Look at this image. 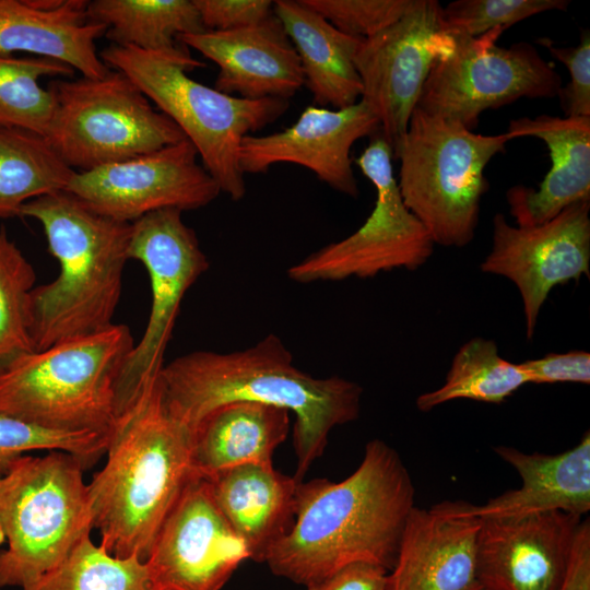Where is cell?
Returning <instances> with one entry per match:
<instances>
[{"mask_svg":"<svg viewBox=\"0 0 590 590\" xmlns=\"http://www.w3.org/2000/svg\"><path fill=\"white\" fill-rule=\"evenodd\" d=\"M414 497L413 480L399 452L373 439L346 479L299 482L294 523L263 563L275 576L305 587L354 563L389 571Z\"/></svg>","mask_w":590,"mask_h":590,"instance_id":"1","label":"cell"},{"mask_svg":"<svg viewBox=\"0 0 590 590\" xmlns=\"http://www.w3.org/2000/svg\"><path fill=\"white\" fill-rule=\"evenodd\" d=\"M158 376L168 411L190 430L214 409L235 401L293 413L297 482L322 456L330 432L355 421L361 412L363 389L357 382L339 376L316 378L300 370L273 333L240 351L178 356L164 364Z\"/></svg>","mask_w":590,"mask_h":590,"instance_id":"2","label":"cell"},{"mask_svg":"<svg viewBox=\"0 0 590 590\" xmlns=\"http://www.w3.org/2000/svg\"><path fill=\"white\" fill-rule=\"evenodd\" d=\"M158 375L116 417L106 462L87 483L93 529L116 557L146 560L158 528L193 474L192 432L168 411Z\"/></svg>","mask_w":590,"mask_h":590,"instance_id":"3","label":"cell"},{"mask_svg":"<svg viewBox=\"0 0 590 590\" xmlns=\"http://www.w3.org/2000/svg\"><path fill=\"white\" fill-rule=\"evenodd\" d=\"M20 216L42 225L59 263L58 276L30 293L35 351L111 326L129 260L131 223L101 215L67 191L28 201Z\"/></svg>","mask_w":590,"mask_h":590,"instance_id":"4","label":"cell"},{"mask_svg":"<svg viewBox=\"0 0 590 590\" xmlns=\"http://www.w3.org/2000/svg\"><path fill=\"white\" fill-rule=\"evenodd\" d=\"M99 57L109 69L126 74L175 122L221 192L233 200L245 197L241 140L279 119L288 101L231 96L191 79L188 72L205 63L194 59L185 45L169 51H143L111 44Z\"/></svg>","mask_w":590,"mask_h":590,"instance_id":"5","label":"cell"},{"mask_svg":"<svg viewBox=\"0 0 590 590\" xmlns=\"http://www.w3.org/2000/svg\"><path fill=\"white\" fill-rule=\"evenodd\" d=\"M133 346L130 329L113 323L21 356L0 371V415L108 436L117 417V379Z\"/></svg>","mask_w":590,"mask_h":590,"instance_id":"6","label":"cell"},{"mask_svg":"<svg viewBox=\"0 0 590 590\" xmlns=\"http://www.w3.org/2000/svg\"><path fill=\"white\" fill-rule=\"evenodd\" d=\"M85 468L59 450L25 455L0 477V588H25L93 530Z\"/></svg>","mask_w":590,"mask_h":590,"instance_id":"7","label":"cell"},{"mask_svg":"<svg viewBox=\"0 0 590 590\" xmlns=\"http://www.w3.org/2000/svg\"><path fill=\"white\" fill-rule=\"evenodd\" d=\"M510 140L507 132L474 133L457 121L414 109L393 152L400 161L397 181L404 204L434 244L460 248L473 240L488 190L485 167Z\"/></svg>","mask_w":590,"mask_h":590,"instance_id":"8","label":"cell"},{"mask_svg":"<svg viewBox=\"0 0 590 590\" xmlns=\"http://www.w3.org/2000/svg\"><path fill=\"white\" fill-rule=\"evenodd\" d=\"M52 121L45 135L63 162L88 172L178 143L182 131L122 72L58 79Z\"/></svg>","mask_w":590,"mask_h":590,"instance_id":"9","label":"cell"},{"mask_svg":"<svg viewBox=\"0 0 590 590\" xmlns=\"http://www.w3.org/2000/svg\"><path fill=\"white\" fill-rule=\"evenodd\" d=\"M503 32L477 37L451 33L455 48L433 66L416 107L473 131L485 110L523 97L557 96L562 78L554 67L530 43L497 46Z\"/></svg>","mask_w":590,"mask_h":590,"instance_id":"10","label":"cell"},{"mask_svg":"<svg viewBox=\"0 0 590 590\" xmlns=\"http://www.w3.org/2000/svg\"><path fill=\"white\" fill-rule=\"evenodd\" d=\"M356 160L376 190L366 221L347 237L328 244L287 269L297 283L368 279L394 269L416 270L427 262L434 241L404 204L392 167V150L375 134Z\"/></svg>","mask_w":590,"mask_h":590,"instance_id":"11","label":"cell"},{"mask_svg":"<svg viewBox=\"0 0 590 590\" xmlns=\"http://www.w3.org/2000/svg\"><path fill=\"white\" fill-rule=\"evenodd\" d=\"M181 214L178 209H163L131 223L128 257L146 269L152 299L144 333L117 379V416L142 385L161 371L182 298L210 267L194 231Z\"/></svg>","mask_w":590,"mask_h":590,"instance_id":"12","label":"cell"},{"mask_svg":"<svg viewBox=\"0 0 590 590\" xmlns=\"http://www.w3.org/2000/svg\"><path fill=\"white\" fill-rule=\"evenodd\" d=\"M437 0H413L406 12L378 34L364 38L354 57L361 99L379 121L392 155L403 139L433 66L455 48Z\"/></svg>","mask_w":590,"mask_h":590,"instance_id":"13","label":"cell"},{"mask_svg":"<svg viewBox=\"0 0 590 590\" xmlns=\"http://www.w3.org/2000/svg\"><path fill=\"white\" fill-rule=\"evenodd\" d=\"M198 157L185 139L127 161L75 172L64 191L92 211L123 223L163 209H200L221 189Z\"/></svg>","mask_w":590,"mask_h":590,"instance_id":"14","label":"cell"},{"mask_svg":"<svg viewBox=\"0 0 590 590\" xmlns=\"http://www.w3.org/2000/svg\"><path fill=\"white\" fill-rule=\"evenodd\" d=\"M590 201L574 203L536 226H514L503 213L493 220V246L481 271L510 280L518 288L526 335H534L538 317L557 285L590 275Z\"/></svg>","mask_w":590,"mask_h":590,"instance_id":"15","label":"cell"},{"mask_svg":"<svg viewBox=\"0 0 590 590\" xmlns=\"http://www.w3.org/2000/svg\"><path fill=\"white\" fill-rule=\"evenodd\" d=\"M249 559L217 508L209 482L187 481L164 518L145 560L157 590H221Z\"/></svg>","mask_w":590,"mask_h":590,"instance_id":"16","label":"cell"},{"mask_svg":"<svg viewBox=\"0 0 590 590\" xmlns=\"http://www.w3.org/2000/svg\"><path fill=\"white\" fill-rule=\"evenodd\" d=\"M378 132L377 117L362 101L341 109L308 106L282 131L244 137L239 167L245 175L266 173L280 163L300 165L332 189L357 198L351 149Z\"/></svg>","mask_w":590,"mask_h":590,"instance_id":"17","label":"cell"},{"mask_svg":"<svg viewBox=\"0 0 590 590\" xmlns=\"http://www.w3.org/2000/svg\"><path fill=\"white\" fill-rule=\"evenodd\" d=\"M581 520L563 511L481 520L477 574L483 590H558Z\"/></svg>","mask_w":590,"mask_h":590,"instance_id":"18","label":"cell"},{"mask_svg":"<svg viewBox=\"0 0 590 590\" xmlns=\"http://www.w3.org/2000/svg\"><path fill=\"white\" fill-rule=\"evenodd\" d=\"M479 518L453 502L414 507L406 520L387 590H483L477 574Z\"/></svg>","mask_w":590,"mask_h":590,"instance_id":"19","label":"cell"},{"mask_svg":"<svg viewBox=\"0 0 590 590\" xmlns=\"http://www.w3.org/2000/svg\"><path fill=\"white\" fill-rule=\"evenodd\" d=\"M219 67L214 88L246 99L290 97L305 84L299 57L274 13L255 26L178 37Z\"/></svg>","mask_w":590,"mask_h":590,"instance_id":"20","label":"cell"},{"mask_svg":"<svg viewBox=\"0 0 590 590\" xmlns=\"http://www.w3.org/2000/svg\"><path fill=\"white\" fill-rule=\"evenodd\" d=\"M507 133L511 140H542L552 161L536 189L518 185L507 190L510 215L518 226L542 225L567 206L590 201V117H520L509 122Z\"/></svg>","mask_w":590,"mask_h":590,"instance_id":"21","label":"cell"},{"mask_svg":"<svg viewBox=\"0 0 590 590\" xmlns=\"http://www.w3.org/2000/svg\"><path fill=\"white\" fill-rule=\"evenodd\" d=\"M494 451L517 471L520 487L483 505L453 502L462 514L487 520L551 511L582 517L590 510L589 432L573 448L556 455L523 452L508 446H496Z\"/></svg>","mask_w":590,"mask_h":590,"instance_id":"22","label":"cell"},{"mask_svg":"<svg viewBox=\"0 0 590 590\" xmlns=\"http://www.w3.org/2000/svg\"><path fill=\"white\" fill-rule=\"evenodd\" d=\"M85 0H64L44 10L30 0H0V52L58 60L82 76L102 78L110 69L96 49L106 26L91 21Z\"/></svg>","mask_w":590,"mask_h":590,"instance_id":"23","label":"cell"},{"mask_svg":"<svg viewBox=\"0 0 590 590\" xmlns=\"http://www.w3.org/2000/svg\"><path fill=\"white\" fill-rule=\"evenodd\" d=\"M213 499L245 543L249 559L263 563L270 547L292 528L299 482L273 464H244L204 477Z\"/></svg>","mask_w":590,"mask_h":590,"instance_id":"24","label":"cell"},{"mask_svg":"<svg viewBox=\"0 0 590 590\" xmlns=\"http://www.w3.org/2000/svg\"><path fill=\"white\" fill-rule=\"evenodd\" d=\"M290 412L250 401L223 404L206 414L191 435L193 474L209 477L244 464H271L286 439Z\"/></svg>","mask_w":590,"mask_h":590,"instance_id":"25","label":"cell"},{"mask_svg":"<svg viewBox=\"0 0 590 590\" xmlns=\"http://www.w3.org/2000/svg\"><path fill=\"white\" fill-rule=\"evenodd\" d=\"M273 13L299 57L314 102L332 109L357 103L362 82L354 57L364 38L339 31L303 0L273 1Z\"/></svg>","mask_w":590,"mask_h":590,"instance_id":"26","label":"cell"},{"mask_svg":"<svg viewBox=\"0 0 590 590\" xmlns=\"http://www.w3.org/2000/svg\"><path fill=\"white\" fill-rule=\"evenodd\" d=\"M86 14L113 45L143 51L174 50L179 36L205 31L192 0H93Z\"/></svg>","mask_w":590,"mask_h":590,"instance_id":"27","label":"cell"},{"mask_svg":"<svg viewBox=\"0 0 590 590\" xmlns=\"http://www.w3.org/2000/svg\"><path fill=\"white\" fill-rule=\"evenodd\" d=\"M74 173L46 137L0 128V219L20 216L28 201L64 191Z\"/></svg>","mask_w":590,"mask_h":590,"instance_id":"28","label":"cell"},{"mask_svg":"<svg viewBox=\"0 0 590 590\" xmlns=\"http://www.w3.org/2000/svg\"><path fill=\"white\" fill-rule=\"evenodd\" d=\"M527 384L519 365L499 355L495 341L476 337L460 346L445 382L418 396L416 406L428 412L458 399L499 404Z\"/></svg>","mask_w":590,"mask_h":590,"instance_id":"29","label":"cell"},{"mask_svg":"<svg viewBox=\"0 0 590 590\" xmlns=\"http://www.w3.org/2000/svg\"><path fill=\"white\" fill-rule=\"evenodd\" d=\"M74 72L55 59L0 52V128H21L45 137L56 101L54 93L40 85V79L71 78Z\"/></svg>","mask_w":590,"mask_h":590,"instance_id":"30","label":"cell"},{"mask_svg":"<svg viewBox=\"0 0 590 590\" xmlns=\"http://www.w3.org/2000/svg\"><path fill=\"white\" fill-rule=\"evenodd\" d=\"M20 590H157L146 563L116 557L90 534L56 568Z\"/></svg>","mask_w":590,"mask_h":590,"instance_id":"31","label":"cell"},{"mask_svg":"<svg viewBox=\"0 0 590 590\" xmlns=\"http://www.w3.org/2000/svg\"><path fill=\"white\" fill-rule=\"evenodd\" d=\"M36 273L4 226L0 227V371L35 351L30 333L28 298Z\"/></svg>","mask_w":590,"mask_h":590,"instance_id":"32","label":"cell"},{"mask_svg":"<svg viewBox=\"0 0 590 590\" xmlns=\"http://www.w3.org/2000/svg\"><path fill=\"white\" fill-rule=\"evenodd\" d=\"M107 441L108 436L97 433L51 430L0 415V476L21 457L37 450L68 452L87 470L106 453Z\"/></svg>","mask_w":590,"mask_h":590,"instance_id":"33","label":"cell"},{"mask_svg":"<svg viewBox=\"0 0 590 590\" xmlns=\"http://www.w3.org/2000/svg\"><path fill=\"white\" fill-rule=\"evenodd\" d=\"M567 0H456L442 7V22L450 33L470 37L511 25L546 11H566Z\"/></svg>","mask_w":590,"mask_h":590,"instance_id":"34","label":"cell"},{"mask_svg":"<svg viewBox=\"0 0 590 590\" xmlns=\"http://www.w3.org/2000/svg\"><path fill=\"white\" fill-rule=\"evenodd\" d=\"M413 0H303L339 31L368 38L398 21Z\"/></svg>","mask_w":590,"mask_h":590,"instance_id":"35","label":"cell"},{"mask_svg":"<svg viewBox=\"0 0 590 590\" xmlns=\"http://www.w3.org/2000/svg\"><path fill=\"white\" fill-rule=\"evenodd\" d=\"M550 54L564 63L570 82L562 86L557 96L560 99L565 117H590V34L586 30L580 43L573 47L555 46L551 39L538 40Z\"/></svg>","mask_w":590,"mask_h":590,"instance_id":"36","label":"cell"},{"mask_svg":"<svg viewBox=\"0 0 590 590\" xmlns=\"http://www.w3.org/2000/svg\"><path fill=\"white\" fill-rule=\"evenodd\" d=\"M205 31H233L255 26L273 15L268 0H192Z\"/></svg>","mask_w":590,"mask_h":590,"instance_id":"37","label":"cell"},{"mask_svg":"<svg viewBox=\"0 0 590 590\" xmlns=\"http://www.w3.org/2000/svg\"><path fill=\"white\" fill-rule=\"evenodd\" d=\"M518 365L529 384H590V354L586 351L550 353Z\"/></svg>","mask_w":590,"mask_h":590,"instance_id":"38","label":"cell"},{"mask_svg":"<svg viewBox=\"0 0 590 590\" xmlns=\"http://www.w3.org/2000/svg\"><path fill=\"white\" fill-rule=\"evenodd\" d=\"M387 574L380 566L354 563L306 586L305 590H387Z\"/></svg>","mask_w":590,"mask_h":590,"instance_id":"39","label":"cell"},{"mask_svg":"<svg viewBox=\"0 0 590 590\" xmlns=\"http://www.w3.org/2000/svg\"><path fill=\"white\" fill-rule=\"evenodd\" d=\"M558 590H590V523L581 520Z\"/></svg>","mask_w":590,"mask_h":590,"instance_id":"40","label":"cell"},{"mask_svg":"<svg viewBox=\"0 0 590 590\" xmlns=\"http://www.w3.org/2000/svg\"><path fill=\"white\" fill-rule=\"evenodd\" d=\"M1 477V476H0Z\"/></svg>","mask_w":590,"mask_h":590,"instance_id":"41","label":"cell"}]
</instances>
